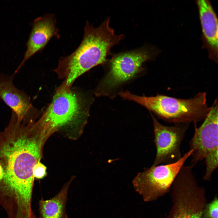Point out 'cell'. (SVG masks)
<instances>
[{"instance_id": "1", "label": "cell", "mask_w": 218, "mask_h": 218, "mask_svg": "<svg viewBox=\"0 0 218 218\" xmlns=\"http://www.w3.org/2000/svg\"><path fill=\"white\" fill-rule=\"evenodd\" d=\"M0 133V164L4 176L0 188L17 201L32 197L33 170L41 158L42 148L51 134L35 123H22L15 115Z\"/></svg>"}, {"instance_id": "2", "label": "cell", "mask_w": 218, "mask_h": 218, "mask_svg": "<svg viewBox=\"0 0 218 218\" xmlns=\"http://www.w3.org/2000/svg\"><path fill=\"white\" fill-rule=\"evenodd\" d=\"M108 17L97 27L88 21L84 29L80 44L70 54L61 57L54 71L58 78L63 79L61 87L71 89L75 80L94 67L104 63L110 51L124 39L116 35L110 26Z\"/></svg>"}, {"instance_id": "3", "label": "cell", "mask_w": 218, "mask_h": 218, "mask_svg": "<svg viewBox=\"0 0 218 218\" xmlns=\"http://www.w3.org/2000/svg\"><path fill=\"white\" fill-rule=\"evenodd\" d=\"M125 99L134 101L169 123L194 124L204 120L211 107L206 104V93L200 92L189 99H180L158 94L155 96H140L128 91L119 93Z\"/></svg>"}, {"instance_id": "4", "label": "cell", "mask_w": 218, "mask_h": 218, "mask_svg": "<svg viewBox=\"0 0 218 218\" xmlns=\"http://www.w3.org/2000/svg\"><path fill=\"white\" fill-rule=\"evenodd\" d=\"M92 99L82 93L58 87L51 102L37 120L52 133L61 128H82Z\"/></svg>"}, {"instance_id": "5", "label": "cell", "mask_w": 218, "mask_h": 218, "mask_svg": "<svg viewBox=\"0 0 218 218\" xmlns=\"http://www.w3.org/2000/svg\"><path fill=\"white\" fill-rule=\"evenodd\" d=\"M190 165L181 168L170 191L172 205L166 218H205L206 192L197 183Z\"/></svg>"}, {"instance_id": "6", "label": "cell", "mask_w": 218, "mask_h": 218, "mask_svg": "<svg viewBox=\"0 0 218 218\" xmlns=\"http://www.w3.org/2000/svg\"><path fill=\"white\" fill-rule=\"evenodd\" d=\"M218 103L217 99L211 107L204 121L199 127L194 124V135L189 143L193 151L191 163L194 166L204 160L206 170L203 179L210 181L218 167Z\"/></svg>"}, {"instance_id": "7", "label": "cell", "mask_w": 218, "mask_h": 218, "mask_svg": "<svg viewBox=\"0 0 218 218\" xmlns=\"http://www.w3.org/2000/svg\"><path fill=\"white\" fill-rule=\"evenodd\" d=\"M192 152L189 150L174 163L152 165L145 168L133 179L134 189L145 202L154 201L164 196L170 191L176 177Z\"/></svg>"}, {"instance_id": "8", "label": "cell", "mask_w": 218, "mask_h": 218, "mask_svg": "<svg viewBox=\"0 0 218 218\" xmlns=\"http://www.w3.org/2000/svg\"><path fill=\"white\" fill-rule=\"evenodd\" d=\"M151 58L144 48L119 53L109 62V70L95 90L96 96L109 95L114 89L136 76L143 64Z\"/></svg>"}, {"instance_id": "9", "label": "cell", "mask_w": 218, "mask_h": 218, "mask_svg": "<svg viewBox=\"0 0 218 218\" xmlns=\"http://www.w3.org/2000/svg\"><path fill=\"white\" fill-rule=\"evenodd\" d=\"M156 154L153 165L174 163L181 157L180 146L189 124L167 126L159 122L151 114Z\"/></svg>"}, {"instance_id": "10", "label": "cell", "mask_w": 218, "mask_h": 218, "mask_svg": "<svg viewBox=\"0 0 218 218\" xmlns=\"http://www.w3.org/2000/svg\"><path fill=\"white\" fill-rule=\"evenodd\" d=\"M14 74L0 75V99L12 109L22 123L34 122L40 116L41 112L33 105L28 95L14 85Z\"/></svg>"}, {"instance_id": "11", "label": "cell", "mask_w": 218, "mask_h": 218, "mask_svg": "<svg viewBox=\"0 0 218 218\" xmlns=\"http://www.w3.org/2000/svg\"><path fill=\"white\" fill-rule=\"evenodd\" d=\"M59 37L57 21L53 14H48L35 19L27 42V48L23 60L15 74L25 61L37 52L43 49L54 37Z\"/></svg>"}, {"instance_id": "12", "label": "cell", "mask_w": 218, "mask_h": 218, "mask_svg": "<svg viewBox=\"0 0 218 218\" xmlns=\"http://www.w3.org/2000/svg\"><path fill=\"white\" fill-rule=\"evenodd\" d=\"M203 31L212 48H218V21L217 17L209 2L206 0L197 1Z\"/></svg>"}, {"instance_id": "13", "label": "cell", "mask_w": 218, "mask_h": 218, "mask_svg": "<svg viewBox=\"0 0 218 218\" xmlns=\"http://www.w3.org/2000/svg\"><path fill=\"white\" fill-rule=\"evenodd\" d=\"M71 182L66 184L52 198L41 199L39 203L41 218H67L65 207Z\"/></svg>"}, {"instance_id": "14", "label": "cell", "mask_w": 218, "mask_h": 218, "mask_svg": "<svg viewBox=\"0 0 218 218\" xmlns=\"http://www.w3.org/2000/svg\"><path fill=\"white\" fill-rule=\"evenodd\" d=\"M218 200L217 196L206 205L203 211L205 218H218Z\"/></svg>"}, {"instance_id": "15", "label": "cell", "mask_w": 218, "mask_h": 218, "mask_svg": "<svg viewBox=\"0 0 218 218\" xmlns=\"http://www.w3.org/2000/svg\"><path fill=\"white\" fill-rule=\"evenodd\" d=\"M33 175L34 178L38 179H42L46 176V167L40 161L34 166L33 170Z\"/></svg>"}, {"instance_id": "16", "label": "cell", "mask_w": 218, "mask_h": 218, "mask_svg": "<svg viewBox=\"0 0 218 218\" xmlns=\"http://www.w3.org/2000/svg\"><path fill=\"white\" fill-rule=\"evenodd\" d=\"M4 176V171L2 167L0 164V181L2 179Z\"/></svg>"}, {"instance_id": "17", "label": "cell", "mask_w": 218, "mask_h": 218, "mask_svg": "<svg viewBox=\"0 0 218 218\" xmlns=\"http://www.w3.org/2000/svg\"><path fill=\"white\" fill-rule=\"evenodd\" d=\"M31 218H37V217L34 215V214L33 212L32 214Z\"/></svg>"}]
</instances>
